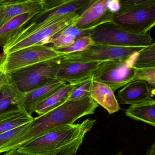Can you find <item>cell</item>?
<instances>
[{
	"mask_svg": "<svg viewBox=\"0 0 155 155\" xmlns=\"http://www.w3.org/2000/svg\"><path fill=\"white\" fill-rule=\"evenodd\" d=\"M98 106L90 96L68 100L59 107L34 118L25 133L1 148L0 154L21 148L50 130L74 124L81 117L94 114Z\"/></svg>",
	"mask_w": 155,
	"mask_h": 155,
	"instance_id": "obj_1",
	"label": "cell"
},
{
	"mask_svg": "<svg viewBox=\"0 0 155 155\" xmlns=\"http://www.w3.org/2000/svg\"><path fill=\"white\" fill-rule=\"evenodd\" d=\"M95 123V120L86 119L81 123L57 127L17 150L29 155H75Z\"/></svg>",
	"mask_w": 155,
	"mask_h": 155,
	"instance_id": "obj_2",
	"label": "cell"
},
{
	"mask_svg": "<svg viewBox=\"0 0 155 155\" xmlns=\"http://www.w3.org/2000/svg\"><path fill=\"white\" fill-rule=\"evenodd\" d=\"M79 16L78 13L73 12L49 18L39 24H27L2 47V54L29 46L50 43L55 36L74 26Z\"/></svg>",
	"mask_w": 155,
	"mask_h": 155,
	"instance_id": "obj_3",
	"label": "cell"
},
{
	"mask_svg": "<svg viewBox=\"0 0 155 155\" xmlns=\"http://www.w3.org/2000/svg\"><path fill=\"white\" fill-rule=\"evenodd\" d=\"M61 58L17 69L7 74L20 93H28L56 79Z\"/></svg>",
	"mask_w": 155,
	"mask_h": 155,
	"instance_id": "obj_4",
	"label": "cell"
},
{
	"mask_svg": "<svg viewBox=\"0 0 155 155\" xmlns=\"http://www.w3.org/2000/svg\"><path fill=\"white\" fill-rule=\"evenodd\" d=\"M94 44L124 47H146L153 42L150 33L137 34L113 22L102 24L90 31Z\"/></svg>",
	"mask_w": 155,
	"mask_h": 155,
	"instance_id": "obj_5",
	"label": "cell"
},
{
	"mask_svg": "<svg viewBox=\"0 0 155 155\" xmlns=\"http://www.w3.org/2000/svg\"><path fill=\"white\" fill-rule=\"evenodd\" d=\"M138 53L126 59L100 63L93 74V80L108 86L114 92L124 87L135 77L137 68L134 64Z\"/></svg>",
	"mask_w": 155,
	"mask_h": 155,
	"instance_id": "obj_6",
	"label": "cell"
},
{
	"mask_svg": "<svg viewBox=\"0 0 155 155\" xmlns=\"http://www.w3.org/2000/svg\"><path fill=\"white\" fill-rule=\"evenodd\" d=\"M61 53L46 45L25 47L0 56V71L6 75L20 68L62 56Z\"/></svg>",
	"mask_w": 155,
	"mask_h": 155,
	"instance_id": "obj_7",
	"label": "cell"
},
{
	"mask_svg": "<svg viewBox=\"0 0 155 155\" xmlns=\"http://www.w3.org/2000/svg\"><path fill=\"white\" fill-rule=\"evenodd\" d=\"M112 22L137 34L148 33L155 26V0L114 14Z\"/></svg>",
	"mask_w": 155,
	"mask_h": 155,
	"instance_id": "obj_8",
	"label": "cell"
},
{
	"mask_svg": "<svg viewBox=\"0 0 155 155\" xmlns=\"http://www.w3.org/2000/svg\"><path fill=\"white\" fill-rule=\"evenodd\" d=\"M144 47H124L94 44L82 52L64 55L62 59L79 62H102L126 59L138 53Z\"/></svg>",
	"mask_w": 155,
	"mask_h": 155,
	"instance_id": "obj_9",
	"label": "cell"
},
{
	"mask_svg": "<svg viewBox=\"0 0 155 155\" xmlns=\"http://www.w3.org/2000/svg\"><path fill=\"white\" fill-rule=\"evenodd\" d=\"M94 0H45V7L28 23L37 25L47 19L85 10Z\"/></svg>",
	"mask_w": 155,
	"mask_h": 155,
	"instance_id": "obj_10",
	"label": "cell"
},
{
	"mask_svg": "<svg viewBox=\"0 0 155 155\" xmlns=\"http://www.w3.org/2000/svg\"><path fill=\"white\" fill-rule=\"evenodd\" d=\"M114 14L108 7L107 0H94L80 15L74 27L91 31L102 24L112 22Z\"/></svg>",
	"mask_w": 155,
	"mask_h": 155,
	"instance_id": "obj_11",
	"label": "cell"
},
{
	"mask_svg": "<svg viewBox=\"0 0 155 155\" xmlns=\"http://www.w3.org/2000/svg\"><path fill=\"white\" fill-rule=\"evenodd\" d=\"M56 79L66 84H76L91 78L101 62L66 61L61 57Z\"/></svg>",
	"mask_w": 155,
	"mask_h": 155,
	"instance_id": "obj_12",
	"label": "cell"
},
{
	"mask_svg": "<svg viewBox=\"0 0 155 155\" xmlns=\"http://www.w3.org/2000/svg\"><path fill=\"white\" fill-rule=\"evenodd\" d=\"M45 4V0H0V27L23 14L41 12Z\"/></svg>",
	"mask_w": 155,
	"mask_h": 155,
	"instance_id": "obj_13",
	"label": "cell"
},
{
	"mask_svg": "<svg viewBox=\"0 0 155 155\" xmlns=\"http://www.w3.org/2000/svg\"><path fill=\"white\" fill-rule=\"evenodd\" d=\"M150 85L143 80L133 81L125 86L117 93L119 104L131 106L140 104L152 100L153 95Z\"/></svg>",
	"mask_w": 155,
	"mask_h": 155,
	"instance_id": "obj_14",
	"label": "cell"
},
{
	"mask_svg": "<svg viewBox=\"0 0 155 155\" xmlns=\"http://www.w3.org/2000/svg\"><path fill=\"white\" fill-rule=\"evenodd\" d=\"M66 84L64 82L56 79L34 90L23 93L19 106L32 116L41 103Z\"/></svg>",
	"mask_w": 155,
	"mask_h": 155,
	"instance_id": "obj_15",
	"label": "cell"
},
{
	"mask_svg": "<svg viewBox=\"0 0 155 155\" xmlns=\"http://www.w3.org/2000/svg\"><path fill=\"white\" fill-rule=\"evenodd\" d=\"M90 97L98 105L102 106L109 114L114 113L120 109L114 92L108 86L92 80Z\"/></svg>",
	"mask_w": 155,
	"mask_h": 155,
	"instance_id": "obj_16",
	"label": "cell"
},
{
	"mask_svg": "<svg viewBox=\"0 0 155 155\" xmlns=\"http://www.w3.org/2000/svg\"><path fill=\"white\" fill-rule=\"evenodd\" d=\"M40 12L23 14L13 18L0 27V46L2 47L11 38L21 32Z\"/></svg>",
	"mask_w": 155,
	"mask_h": 155,
	"instance_id": "obj_17",
	"label": "cell"
},
{
	"mask_svg": "<svg viewBox=\"0 0 155 155\" xmlns=\"http://www.w3.org/2000/svg\"><path fill=\"white\" fill-rule=\"evenodd\" d=\"M32 116L19 107L0 114V134L31 123Z\"/></svg>",
	"mask_w": 155,
	"mask_h": 155,
	"instance_id": "obj_18",
	"label": "cell"
},
{
	"mask_svg": "<svg viewBox=\"0 0 155 155\" xmlns=\"http://www.w3.org/2000/svg\"><path fill=\"white\" fill-rule=\"evenodd\" d=\"M74 87V84H66L41 103L35 110L38 116L44 114L67 102Z\"/></svg>",
	"mask_w": 155,
	"mask_h": 155,
	"instance_id": "obj_19",
	"label": "cell"
},
{
	"mask_svg": "<svg viewBox=\"0 0 155 155\" xmlns=\"http://www.w3.org/2000/svg\"><path fill=\"white\" fill-rule=\"evenodd\" d=\"M22 95L23 93L17 90L7 76L0 89V114L20 107Z\"/></svg>",
	"mask_w": 155,
	"mask_h": 155,
	"instance_id": "obj_20",
	"label": "cell"
},
{
	"mask_svg": "<svg viewBox=\"0 0 155 155\" xmlns=\"http://www.w3.org/2000/svg\"><path fill=\"white\" fill-rule=\"evenodd\" d=\"M127 116L155 127V100L130 106L125 111Z\"/></svg>",
	"mask_w": 155,
	"mask_h": 155,
	"instance_id": "obj_21",
	"label": "cell"
},
{
	"mask_svg": "<svg viewBox=\"0 0 155 155\" xmlns=\"http://www.w3.org/2000/svg\"><path fill=\"white\" fill-rule=\"evenodd\" d=\"M134 66L137 69L155 68V42L138 52Z\"/></svg>",
	"mask_w": 155,
	"mask_h": 155,
	"instance_id": "obj_22",
	"label": "cell"
},
{
	"mask_svg": "<svg viewBox=\"0 0 155 155\" xmlns=\"http://www.w3.org/2000/svg\"><path fill=\"white\" fill-rule=\"evenodd\" d=\"M94 44L90 35H84L77 38L74 42L70 46L63 48H54V49L64 55L82 52Z\"/></svg>",
	"mask_w": 155,
	"mask_h": 155,
	"instance_id": "obj_23",
	"label": "cell"
},
{
	"mask_svg": "<svg viewBox=\"0 0 155 155\" xmlns=\"http://www.w3.org/2000/svg\"><path fill=\"white\" fill-rule=\"evenodd\" d=\"M92 80V77L74 84V87L68 100H77L90 96Z\"/></svg>",
	"mask_w": 155,
	"mask_h": 155,
	"instance_id": "obj_24",
	"label": "cell"
},
{
	"mask_svg": "<svg viewBox=\"0 0 155 155\" xmlns=\"http://www.w3.org/2000/svg\"><path fill=\"white\" fill-rule=\"evenodd\" d=\"M21 126L0 134V149L13 140L20 137L27 130L28 124Z\"/></svg>",
	"mask_w": 155,
	"mask_h": 155,
	"instance_id": "obj_25",
	"label": "cell"
},
{
	"mask_svg": "<svg viewBox=\"0 0 155 155\" xmlns=\"http://www.w3.org/2000/svg\"><path fill=\"white\" fill-rule=\"evenodd\" d=\"M77 39L74 35L65 32L64 31L55 36L50 43L53 48H63L72 44Z\"/></svg>",
	"mask_w": 155,
	"mask_h": 155,
	"instance_id": "obj_26",
	"label": "cell"
},
{
	"mask_svg": "<svg viewBox=\"0 0 155 155\" xmlns=\"http://www.w3.org/2000/svg\"><path fill=\"white\" fill-rule=\"evenodd\" d=\"M143 80L151 86H155V68L137 69L134 81Z\"/></svg>",
	"mask_w": 155,
	"mask_h": 155,
	"instance_id": "obj_27",
	"label": "cell"
},
{
	"mask_svg": "<svg viewBox=\"0 0 155 155\" xmlns=\"http://www.w3.org/2000/svg\"><path fill=\"white\" fill-rule=\"evenodd\" d=\"M151 0L120 1V9L119 11H124L136 8L138 6L148 3Z\"/></svg>",
	"mask_w": 155,
	"mask_h": 155,
	"instance_id": "obj_28",
	"label": "cell"
},
{
	"mask_svg": "<svg viewBox=\"0 0 155 155\" xmlns=\"http://www.w3.org/2000/svg\"><path fill=\"white\" fill-rule=\"evenodd\" d=\"M7 76L6 74L0 71V89L7 79Z\"/></svg>",
	"mask_w": 155,
	"mask_h": 155,
	"instance_id": "obj_29",
	"label": "cell"
},
{
	"mask_svg": "<svg viewBox=\"0 0 155 155\" xmlns=\"http://www.w3.org/2000/svg\"><path fill=\"white\" fill-rule=\"evenodd\" d=\"M2 155H29L27 154L24 153L19 152L17 149L12 150L11 151L6 152L4 154Z\"/></svg>",
	"mask_w": 155,
	"mask_h": 155,
	"instance_id": "obj_30",
	"label": "cell"
},
{
	"mask_svg": "<svg viewBox=\"0 0 155 155\" xmlns=\"http://www.w3.org/2000/svg\"><path fill=\"white\" fill-rule=\"evenodd\" d=\"M145 155H155V142L147 150Z\"/></svg>",
	"mask_w": 155,
	"mask_h": 155,
	"instance_id": "obj_31",
	"label": "cell"
},
{
	"mask_svg": "<svg viewBox=\"0 0 155 155\" xmlns=\"http://www.w3.org/2000/svg\"><path fill=\"white\" fill-rule=\"evenodd\" d=\"M152 94L153 95H155V89H153L152 91Z\"/></svg>",
	"mask_w": 155,
	"mask_h": 155,
	"instance_id": "obj_32",
	"label": "cell"
},
{
	"mask_svg": "<svg viewBox=\"0 0 155 155\" xmlns=\"http://www.w3.org/2000/svg\"><path fill=\"white\" fill-rule=\"evenodd\" d=\"M116 155H123V154H122V152H119V153H118Z\"/></svg>",
	"mask_w": 155,
	"mask_h": 155,
	"instance_id": "obj_33",
	"label": "cell"
}]
</instances>
